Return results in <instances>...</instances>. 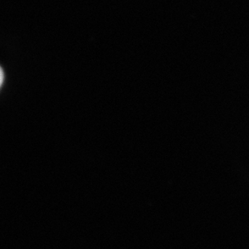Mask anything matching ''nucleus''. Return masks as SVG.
Returning a JSON list of instances; mask_svg holds the SVG:
<instances>
[{"label": "nucleus", "instance_id": "obj_1", "mask_svg": "<svg viewBox=\"0 0 249 249\" xmlns=\"http://www.w3.org/2000/svg\"><path fill=\"white\" fill-rule=\"evenodd\" d=\"M3 78H4V75H3V71H2V68L0 67V87L2 85V82H3Z\"/></svg>", "mask_w": 249, "mask_h": 249}]
</instances>
